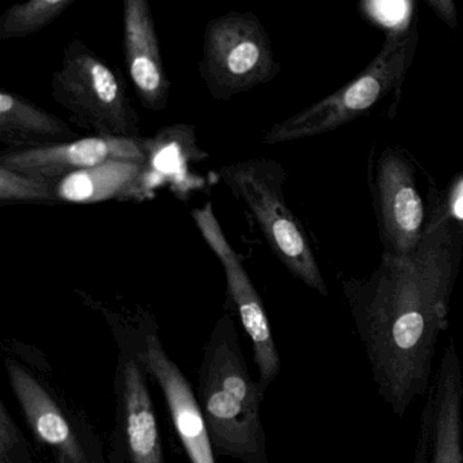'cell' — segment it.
Masks as SVG:
<instances>
[{"label":"cell","mask_w":463,"mask_h":463,"mask_svg":"<svg viewBox=\"0 0 463 463\" xmlns=\"http://www.w3.org/2000/svg\"><path fill=\"white\" fill-rule=\"evenodd\" d=\"M452 218L439 210L411 256L384 253L370 279L345 286L376 389L400 419L432 383L436 344L447 327L459 265Z\"/></svg>","instance_id":"cell-1"},{"label":"cell","mask_w":463,"mask_h":463,"mask_svg":"<svg viewBox=\"0 0 463 463\" xmlns=\"http://www.w3.org/2000/svg\"><path fill=\"white\" fill-rule=\"evenodd\" d=\"M261 395V387L246 370L232 324L229 332H222L219 325L200 373V400L211 440L221 452L248 462H267Z\"/></svg>","instance_id":"cell-2"},{"label":"cell","mask_w":463,"mask_h":463,"mask_svg":"<svg viewBox=\"0 0 463 463\" xmlns=\"http://www.w3.org/2000/svg\"><path fill=\"white\" fill-rule=\"evenodd\" d=\"M218 175L250 213L279 261L306 286L326 297V283L313 249L284 199L283 166L272 159L250 158L224 165Z\"/></svg>","instance_id":"cell-3"},{"label":"cell","mask_w":463,"mask_h":463,"mask_svg":"<svg viewBox=\"0 0 463 463\" xmlns=\"http://www.w3.org/2000/svg\"><path fill=\"white\" fill-rule=\"evenodd\" d=\"M51 90L80 128L96 137L142 139L139 116L127 96L123 75L80 40L64 48Z\"/></svg>","instance_id":"cell-4"},{"label":"cell","mask_w":463,"mask_h":463,"mask_svg":"<svg viewBox=\"0 0 463 463\" xmlns=\"http://www.w3.org/2000/svg\"><path fill=\"white\" fill-rule=\"evenodd\" d=\"M281 71L261 21L250 12H229L205 26L199 74L216 101L269 83Z\"/></svg>","instance_id":"cell-5"},{"label":"cell","mask_w":463,"mask_h":463,"mask_svg":"<svg viewBox=\"0 0 463 463\" xmlns=\"http://www.w3.org/2000/svg\"><path fill=\"white\" fill-rule=\"evenodd\" d=\"M414 47V26L402 33L390 34L383 50L363 74L332 96L275 124L265 134L264 143L279 145L317 137L359 118L400 83L408 70Z\"/></svg>","instance_id":"cell-6"},{"label":"cell","mask_w":463,"mask_h":463,"mask_svg":"<svg viewBox=\"0 0 463 463\" xmlns=\"http://www.w3.org/2000/svg\"><path fill=\"white\" fill-rule=\"evenodd\" d=\"M194 223L203 240L221 260L227 281V294L241 317L243 329L253 344L254 359L259 365L261 386L268 387L280 371V357L273 340L272 330L261 298L254 288L240 254L232 248L216 218L213 203L192 211Z\"/></svg>","instance_id":"cell-7"},{"label":"cell","mask_w":463,"mask_h":463,"mask_svg":"<svg viewBox=\"0 0 463 463\" xmlns=\"http://www.w3.org/2000/svg\"><path fill=\"white\" fill-rule=\"evenodd\" d=\"M425 397L414 463H463V373L452 338Z\"/></svg>","instance_id":"cell-8"},{"label":"cell","mask_w":463,"mask_h":463,"mask_svg":"<svg viewBox=\"0 0 463 463\" xmlns=\"http://www.w3.org/2000/svg\"><path fill=\"white\" fill-rule=\"evenodd\" d=\"M145 170L132 192L131 200L145 202L162 186H169L175 197L186 202L192 192L204 185L196 172L197 164L208 159L197 145L196 127L175 124L145 137Z\"/></svg>","instance_id":"cell-9"},{"label":"cell","mask_w":463,"mask_h":463,"mask_svg":"<svg viewBox=\"0 0 463 463\" xmlns=\"http://www.w3.org/2000/svg\"><path fill=\"white\" fill-rule=\"evenodd\" d=\"M109 161L146 162L145 137H89L55 147L9 151L0 158V166L59 183L67 175Z\"/></svg>","instance_id":"cell-10"},{"label":"cell","mask_w":463,"mask_h":463,"mask_svg":"<svg viewBox=\"0 0 463 463\" xmlns=\"http://www.w3.org/2000/svg\"><path fill=\"white\" fill-rule=\"evenodd\" d=\"M376 189L386 253L411 256L424 234V204L402 156L390 151L383 154L379 161Z\"/></svg>","instance_id":"cell-11"},{"label":"cell","mask_w":463,"mask_h":463,"mask_svg":"<svg viewBox=\"0 0 463 463\" xmlns=\"http://www.w3.org/2000/svg\"><path fill=\"white\" fill-rule=\"evenodd\" d=\"M123 48L129 78L143 107L153 112L166 109L170 82L147 0L124 2Z\"/></svg>","instance_id":"cell-12"},{"label":"cell","mask_w":463,"mask_h":463,"mask_svg":"<svg viewBox=\"0 0 463 463\" xmlns=\"http://www.w3.org/2000/svg\"><path fill=\"white\" fill-rule=\"evenodd\" d=\"M143 359L164 392L175 430L189 459L192 463H215L204 413L197 403L191 384L175 363L169 359L156 335L146 338Z\"/></svg>","instance_id":"cell-13"},{"label":"cell","mask_w":463,"mask_h":463,"mask_svg":"<svg viewBox=\"0 0 463 463\" xmlns=\"http://www.w3.org/2000/svg\"><path fill=\"white\" fill-rule=\"evenodd\" d=\"M82 139L66 121L25 97L0 94V142L12 151L40 150Z\"/></svg>","instance_id":"cell-14"},{"label":"cell","mask_w":463,"mask_h":463,"mask_svg":"<svg viewBox=\"0 0 463 463\" xmlns=\"http://www.w3.org/2000/svg\"><path fill=\"white\" fill-rule=\"evenodd\" d=\"M10 383L37 438L56 447L71 463H86L82 447L44 387L14 360H7Z\"/></svg>","instance_id":"cell-15"},{"label":"cell","mask_w":463,"mask_h":463,"mask_svg":"<svg viewBox=\"0 0 463 463\" xmlns=\"http://www.w3.org/2000/svg\"><path fill=\"white\" fill-rule=\"evenodd\" d=\"M123 373L124 424L132 463H165L156 413L142 371L131 359Z\"/></svg>","instance_id":"cell-16"},{"label":"cell","mask_w":463,"mask_h":463,"mask_svg":"<svg viewBox=\"0 0 463 463\" xmlns=\"http://www.w3.org/2000/svg\"><path fill=\"white\" fill-rule=\"evenodd\" d=\"M143 170L145 162H105L61 178L58 183L59 199L77 204H96L108 200L131 202Z\"/></svg>","instance_id":"cell-17"},{"label":"cell","mask_w":463,"mask_h":463,"mask_svg":"<svg viewBox=\"0 0 463 463\" xmlns=\"http://www.w3.org/2000/svg\"><path fill=\"white\" fill-rule=\"evenodd\" d=\"M74 4L75 0H32L28 4L14 5L0 17V40L39 33Z\"/></svg>","instance_id":"cell-18"},{"label":"cell","mask_w":463,"mask_h":463,"mask_svg":"<svg viewBox=\"0 0 463 463\" xmlns=\"http://www.w3.org/2000/svg\"><path fill=\"white\" fill-rule=\"evenodd\" d=\"M56 181L43 180L0 166V205L59 204Z\"/></svg>","instance_id":"cell-19"},{"label":"cell","mask_w":463,"mask_h":463,"mask_svg":"<svg viewBox=\"0 0 463 463\" xmlns=\"http://www.w3.org/2000/svg\"><path fill=\"white\" fill-rule=\"evenodd\" d=\"M365 14L392 33L408 31L413 4L408 0H373L363 5Z\"/></svg>","instance_id":"cell-20"},{"label":"cell","mask_w":463,"mask_h":463,"mask_svg":"<svg viewBox=\"0 0 463 463\" xmlns=\"http://www.w3.org/2000/svg\"><path fill=\"white\" fill-rule=\"evenodd\" d=\"M17 425L13 421L5 405L0 406V454L2 463H14L15 449L24 444Z\"/></svg>","instance_id":"cell-21"},{"label":"cell","mask_w":463,"mask_h":463,"mask_svg":"<svg viewBox=\"0 0 463 463\" xmlns=\"http://www.w3.org/2000/svg\"><path fill=\"white\" fill-rule=\"evenodd\" d=\"M428 6L432 7L433 12L449 26H455L457 23V10L454 2L449 0H430Z\"/></svg>","instance_id":"cell-22"},{"label":"cell","mask_w":463,"mask_h":463,"mask_svg":"<svg viewBox=\"0 0 463 463\" xmlns=\"http://www.w3.org/2000/svg\"><path fill=\"white\" fill-rule=\"evenodd\" d=\"M449 213L454 218L463 219V180L452 194Z\"/></svg>","instance_id":"cell-23"},{"label":"cell","mask_w":463,"mask_h":463,"mask_svg":"<svg viewBox=\"0 0 463 463\" xmlns=\"http://www.w3.org/2000/svg\"><path fill=\"white\" fill-rule=\"evenodd\" d=\"M59 463H71V460L64 454H59Z\"/></svg>","instance_id":"cell-24"}]
</instances>
